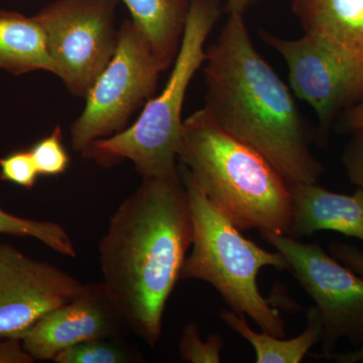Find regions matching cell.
<instances>
[{"instance_id": "6da1fadb", "label": "cell", "mask_w": 363, "mask_h": 363, "mask_svg": "<svg viewBox=\"0 0 363 363\" xmlns=\"http://www.w3.org/2000/svg\"><path fill=\"white\" fill-rule=\"evenodd\" d=\"M192 211L181 175L143 178L121 202L99 242L105 292L150 347L162 337L167 303L193 242Z\"/></svg>"}, {"instance_id": "7a4b0ae2", "label": "cell", "mask_w": 363, "mask_h": 363, "mask_svg": "<svg viewBox=\"0 0 363 363\" xmlns=\"http://www.w3.org/2000/svg\"><path fill=\"white\" fill-rule=\"evenodd\" d=\"M204 67V108L215 123L259 152L289 184L318 183L325 168L310 149L293 93L255 49L243 16L229 14Z\"/></svg>"}, {"instance_id": "3957f363", "label": "cell", "mask_w": 363, "mask_h": 363, "mask_svg": "<svg viewBox=\"0 0 363 363\" xmlns=\"http://www.w3.org/2000/svg\"><path fill=\"white\" fill-rule=\"evenodd\" d=\"M178 157L207 199L240 230L289 235L288 182L259 152L219 128L206 109L184 121Z\"/></svg>"}, {"instance_id": "277c9868", "label": "cell", "mask_w": 363, "mask_h": 363, "mask_svg": "<svg viewBox=\"0 0 363 363\" xmlns=\"http://www.w3.org/2000/svg\"><path fill=\"white\" fill-rule=\"evenodd\" d=\"M192 211V250L186 257L181 279L210 284L233 311L250 317L262 331L283 338L285 322L274 303L259 292L257 277L272 267L288 271L278 250L269 252L247 240L233 222L212 205L183 164L179 166Z\"/></svg>"}, {"instance_id": "5b68a950", "label": "cell", "mask_w": 363, "mask_h": 363, "mask_svg": "<svg viewBox=\"0 0 363 363\" xmlns=\"http://www.w3.org/2000/svg\"><path fill=\"white\" fill-rule=\"evenodd\" d=\"M221 13L219 0H190L180 49L164 89L145 104L133 125L93 143L86 157L104 164L130 160L142 178H171L180 174L177 157L184 101L196 72L205 63V43Z\"/></svg>"}, {"instance_id": "8992f818", "label": "cell", "mask_w": 363, "mask_h": 363, "mask_svg": "<svg viewBox=\"0 0 363 363\" xmlns=\"http://www.w3.org/2000/svg\"><path fill=\"white\" fill-rule=\"evenodd\" d=\"M118 33L116 54L90 88L84 109L71 126L72 147L84 157L97 140L125 130L136 109L156 94L164 71L135 21H123Z\"/></svg>"}, {"instance_id": "52a82bcc", "label": "cell", "mask_w": 363, "mask_h": 363, "mask_svg": "<svg viewBox=\"0 0 363 363\" xmlns=\"http://www.w3.org/2000/svg\"><path fill=\"white\" fill-rule=\"evenodd\" d=\"M117 0H55L35 18L44 32L54 74L85 98L118 45Z\"/></svg>"}, {"instance_id": "ba28073f", "label": "cell", "mask_w": 363, "mask_h": 363, "mask_svg": "<svg viewBox=\"0 0 363 363\" xmlns=\"http://www.w3.org/2000/svg\"><path fill=\"white\" fill-rule=\"evenodd\" d=\"M283 255L288 271L314 301L323 324L321 354L333 352L341 339L363 344V278L318 243L302 242L286 234L259 231Z\"/></svg>"}, {"instance_id": "9c48e42d", "label": "cell", "mask_w": 363, "mask_h": 363, "mask_svg": "<svg viewBox=\"0 0 363 363\" xmlns=\"http://www.w3.org/2000/svg\"><path fill=\"white\" fill-rule=\"evenodd\" d=\"M259 35L285 60L294 94L316 113L323 147L339 117L363 100V67L308 33L296 40L264 30Z\"/></svg>"}, {"instance_id": "30bf717a", "label": "cell", "mask_w": 363, "mask_h": 363, "mask_svg": "<svg viewBox=\"0 0 363 363\" xmlns=\"http://www.w3.org/2000/svg\"><path fill=\"white\" fill-rule=\"evenodd\" d=\"M70 274L0 245V338L21 339L33 325L84 291Z\"/></svg>"}, {"instance_id": "8fae6325", "label": "cell", "mask_w": 363, "mask_h": 363, "mask_svg": "<svg viewBox=\"0 0 363 363\" xmlns=\"http://www.w3.org/2000/svg\"><path fill=\"white\" fill-rule=\"evenodd\" d=\"M130 329L101 281L88 284L75 298L33 325L21 342L35 360H52L61 351L94 339H123Z\"/></svg>"}, {"instance_id": "7c38bea8", "label": "cell", "mask_w": 363, "mask_h": 363, "mask_svg": "<svg viewBox=\"0 0 363 363\" xmlns=\"http://www.w3.org/2000/svg\"><path fill=\"white\" fill-rule=\"evenodd\" d=\"M292 223L289 236L301 240L319 231H335L363 241V190L332 192L318 183H290Z\"/></svg>"}, {"instance_id": "4fadbf2b", "label": "cell", "mask_w": 363, "mask_h": 363, "mask_svg": "<svg viewBox=\"0 0 363 363\" xmlns=\"http://www.w3.org/2000/svg\"><path fill=\"white\" fill-rule=\"evenodd\" d=\"M305 33L363 67V0H293Z\"/></svg>"}, {"instance_id": "5bb4252c", "label": "cell", "mask_w": 363, "mask_h": 363, "mask_svg": "<svg viewBox=\"0 0 363 363\" xmlns=\"http://www.w3.org/2000/svg\"><path fill=\"white\" fill-rule=\"evenodd\" d=\"M131 20L149 40L152 51L167 70L180 49L190 0H123Z\"/></svg>"}, {"instance_id": "9a60e30c", "label": "cell", "mask_w": 363, "mask_h": 363, "mask_svg": "<svg viewBox=\"0 0 363 363\" xmlns=\"http://www.w3.org/2000/svg\"><path fill=\"white\" fill-rule=\"evenodd\" d=\"M0 70L16 76L40 70L54 74L44 32L35 16L0 9Z\"/></svg>"}, {"instance_id": "2e32d148", "label": "cell", "mask_w": 363, "mask_h": 363, "mask_svg": "<svg viewBox=\"0 0 363 363\" xmlns=\"http://www.w3.org/2000/svg\"><path fill=\"white\" fill-rule=\"evenodd\" d=\"M220 319L241 337L252 344L257 363H300L323 337V324L319 311L312 306L307 311L305 330L292 339H281L267 332H255L250 328L245 315L233 311H221Z\"/></svg>"}, {"instance_id": "e0dca14e", "label": "cell", "mask_w": 363, "mask_h": 363, "mask_svg": "<svg viewBox=\"0 0 363 363\" xmlns=\"http://www.w3.org/2000/svg\"><path fill=\"white\" fill-rule=\"evenodd\" d=\"M0 233L35 238L61 255L76 257L70 235L56 222L23 218L0 207Z\"/></svg>"}, {"instance_id": "ac0fdd59", "label": "cell", "mask_w": 363, "mask_h": 363, "mask_svg": "<svg viewBox=\"0 0 363 363\" xmlns=\"http://www.w3.org/2000/svg\"><path fill=\"white\" fill-rule=\"evenodd\" d=\"M56 363H130L143 362L138 351L121 342V339H94L61 351Z\"/></svg>"}, {"instance_id": "d6986e66", "label": "cell", "mask_w": 363, "mask_h": 363, "mask_svg": "<svg viewBox=\"0 0 363 363\" xmlns=\"http://www.w3.org/2000/svg\"><path fill=\"white\" fill-rule=\"evenodd\" d=\"M223 346V338L219 334H209L206 340H202L197 325L189 323L182 333L179 350L184 362L219 363Z\"/></svg>"}, {"instance_id": "ffe728a7", "label": "cell", "mask_w": 363, "mask_h": 363, "mask_svg": "<svg viewBox=\"0 0 363 363\" xmlns=\"http://www.w3.org/2000/svg\"><path fill=\"white\" fill-rule=\"evenodd\" d=\"M62 138L61 128L56 126L51 135L42 138L30 150L40 176H58L65 173L70 159Z\"/></svg>"}, {"instance_id": "44dd1931", "label": "cell", "mask_w": 363, "mask_h": 363, "mask_svg": "<svg viewBox=\"0 0 363 363\" xmlns=\"http://www.w3.org/2000/svg\"><path fill=\"white\" fill-rule=\"evenodd\" d=\"M39 172L30 150H18L0 159V178L26 189H32Z\"/></svg>"}, {"instance_id": "7402d4cb", "label": "cell", "mask_w": 363, "mask_h": 363, "mask_svg": "<svg viewBox=\"0 0 363 363\" xmlns=\"http://www.w3.org/2000/svg\"><path fill=\"white\" fill-rule=\"evenodd\" d=\"M351 135L344 149L342 162L351 183L363 190V128Z\"/></svg>"}, {"instance_id": "603a6c76", "label": "cell", "mask_w": 363, "mask_h": 363, "mask_svg": "<svg viewBox=\"0 0 363 363\" xmlns=\"http://www.w3.org/2000/svg\"><path fill=\"white\" fill-rule=\"evenodd\" d=\"M329 252L344 266L350 267L351 271L363 278V252L359 248L348 243H331Z\"/></svg>"}, {"instance_id": "cb8c5ba5", "label": "cell", "mask_w": 363, "mask_h": 363, "mask_svg": "<svg viewBox=\"0 0 363 363\" xmlns=\"http://www.w3.org/2000/svg\"><path fill=\"white\" fill-rule=\"evenodd\" d=\"M33 359L23 347L20 339L0 338V363H33Z\"/></svg>"}, {"instance_id": "d4e9b609", "label": "cell", "mask_w": 363, "mask_h": 363, "mask_svg": "<svg viewBox=\"0 0 363 363\" xmlns=\"http://www.w3.org/2000/svg\"><path fill=\"white\" fill-rule=\"evenodd\" d=\"M363 128V100L351 107L337 121V130L341 133H352Z\"/></svg>"}, {"instance_id": "484cf974", "label": "cell", "mask_w": 363, "mask_h": 363, "mask_svg": "<svg viewBox=\"0 0 363 363\" xmlns=\"http://www.w3.org/2000/svg\"><path fill=\"white\" fill-rule=\"evenodd\" d=\"M260 0H227L226 11L229 14L243 16L250 6H255Z\"/></svg>"}]
</instances>
